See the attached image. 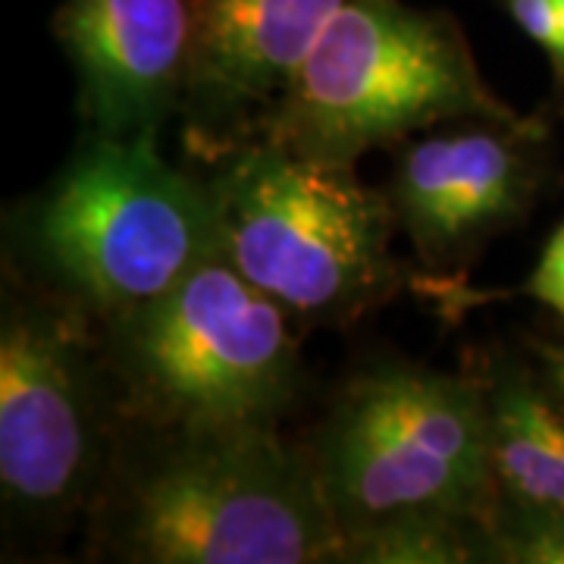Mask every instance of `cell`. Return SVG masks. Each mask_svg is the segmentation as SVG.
Instances as JSON below:
<instances>
[{
  "instance_id": "cell-14",
  "label": "cell",
  "mask_w": 564,
  "mask_h": 564,
  "mask_svg": "<svg viewBox=\"0 0 564 564\" xmlns=\"http://www.w3.org/2000/svg\"><path fill=\"white\" fill-rule=\"evenodd\" d=\"M511 22L524 32L536 47H543L549 63L562 51V10L558 0H496Z\"/></svg>"
},
{
  "instance_id": "cell-10",
  "label": "cell",
  "mask_w": 564,
  "mask_h": 564,
  "mask_svg": "<svg viewBox=\"0 0 564 564\" xmlns=\"http://www.w3.org/2000/svg\"><path fill=\"white\" fill-rule=\"evenodd\" d=\"M348 0H198V41L180 110L192 166L251 141L267 110Z\"/></svg>"
},
{
  "instance_id": "cell-2",
  "label": "cell",
  "mask_w": 564,
  "mask_h": 564,
  "mask_svg": "<svg viewBox=\"0 0 564 564\" xmlns=\"http://www.w3.org/2000/svg\"><path fill=\"white\" fill-rule=\"evenodd\" d=\"M161 139H95L7 220L3 263L113 326L217 254L202 170L173 166Z\"/></svg>"
},
{
  "instance_id": "cell-8",
  "label": "cell",
  "mask_w": 564,
  "mask_h": 564,
  "mask_svg": "<svg viewBox=\"0 0 564 564\" xmlns=\"http://www.w3.org/2000/svg\"><path fill=\"white\" fill-rule=\"evenodd\" d=\"M549 173V126L540 117L462 120L399 144L383 192L421 263L423 292L455 307L464 273L496 239L524 226Z\"/></svg>"
},
{
  "instance_id": "cell-4",
  "label": "cell",
  "mask_w": 564,
  "mask_h": 564,
  "mask_svg": "<svg viewBox=\"0 0 564 564\" xmlns=\"http://www.w3.org/2000/svg\"><path fill=\"white\" fill-rule=\"evenodd\" d=\"M126 423L104 333L3 263L0 511L7 552H54L95 502Z\"/></svg>"
},
{
  "instance_id": "cell-3",
  "label": "cell",
  "mask_w": 564,
  "mask_h": 564,
  "mask_svg": "<svg viewBox=\"0 0 564 564\" xmlns=\"http://www.w3.org/2000/svg\"><path fill=\"white\" fill-rule=\"evenodd\" d=\"M202 170L217 254L302 323L348 329L402 295L411 267L392 251L399 220L383 185L251 139Z\"/></svg>"
},
{
  "instance_id": "cell-6",
  "label": "cell",
  "mask_w": 564,
  "mask_h": 564,
  "mask_svg": "<svg viewBox=\"0 0 564 564\" xmlns=\"http://www.w3.org/2000/svg\"><path fill=\"white\" fill-rule=\"evenodd\" d=\"M101 333L135 421L282 426L307 389V329L220 254Z\"/></svg>"
},
{
  "instance_id": "cell-12",
  "label": "cell",
  "mask_w": 564,
  "mask_h": 564,
  "mask_svg": "<svg viewBox=\"0 0 564 564\" xmlns=\"http://www.w3.org/2000/svg\"><path fill=\"white\" fill-rule=\"evenodd\" d=\"M336 564H492L486 514L402 511L343 533Z\"/></svg>"
},
{
  "instance_id": "cell-5",
  "label": "cell",
  "mask_w": 564,
  "mask_h": 564,
  "mask_svg": "<svg viewBox=\"0 0 564 564\" xmlns=\"http://www.w3.org/2000/svg\"><path fill=\"white\" fill-rule=\"evenodd\" d=\"M518 117L484 79L464 25L408 0H348L267 110L254 139L358 166L411 135L462 120Z\"/></svg>"
},
{
  "instance_id": "cell-17",
  "label": "cell",
  "mask_w": 564,
  "mask_h": 564,
  "mask_svg": "<svg viewBox=\"0 0 564 564\" xmlns=\"http://www.w3.org/2000/svg\"><path fill=\"white\" fill-rule=\"evenodd\" d=\"M558 10H562V51L552 61V79H555V101L564 110V0H558Z\"/></svg>"
},
{
  "instance_id": "cell-1",
  "label": "cell",
  "mask_w": 564,
  "mask_h": 564,
  "mask_svg": "<svg viewBox=\"0 0 564 564\" xmlns=\"http://www.w3.org/2000/svg\"><path fill=\"white\" fill-rule=\"evenodd\" d=\"M82 527V558L113 564H336L343 543L307 448L276 423L126 417Z\"/></svg>"
},
{
  "instance_id": "cell-15",
  "label": "cell",
  "mask_w": 564,
  "mask_h": 564,
  "mask_svg": "<svg viewBox=\"0 0 564 564\" xmlns=\"http://www.w3.org/2000/svg\"><path fill=\"white\" fill-rule=\"evenodd\" d=\"M524 292L545 307H552L558 317H564V223L545 245L543 258L533 267Z\"/></svg>"
},
{
  "instance_id": "cell-11",
  "label": "cell",
  "mask_w": 564,
  "mask_h": 564,
  "mask_svg": "<svg viewBox=\"0 0 564 564\" xmlns=\"http://www.w3.org/2000/svg\"><path fill=\"white\" fill-rule=\"evenodd\" d=\"M470 370L484 389L496 496L564 511V383L511 348L474 351Z\"/></svg>"
},
{
  "instance_id": "cell-16",
  "label": "cell",
  "mask_w": 564,
  "mask_h": 564,
  "mask_svg": "<svg viewBox=\"0 0 564 564\" xmlns=\"http://www.w3.org/2000/svg\"><path fill=\"white\" fill-rule=\"evenodd\" d=\"M536 358L555 373L558 383H564V345H536Z\"/></svg>"
},
{
  "instance_id": "cell-13",
  "label": "cell",
  "mask_w": 564,
  "mask_h": 564,
  "mask_svg": "<svg viewBox=\"0 0 564 564\" xmlns=\"http://www.w3.org/2000/svg\"><path fill=\"white\" fill-rule=\"evenodd\" d=\"M492 564H564V511L492 499L486 511Z\"/></svg>"
},
{
  "instance_id": "cell-7",
  "label": "cell",
  "mask_w": 564,
  "mask_h": 564,
  "mask_svg": "<svg viewBox=\"0 0 564 564\" xmlns=\"http://www.w3.org/2000/svg\"><path fill=\"white\" fill-rule=\"evenodd\" d=\"M302 443L339 533L402 511L486 514L496 499L484 389L470 367L361 364Z\"/></svg>"
},
{
  "instance_id": "cell-9",
  "label": "cell",
  "mask_w": 564,
  "mask_h": 564,
  "mask_svg": "<svg viewBox=\"0 0 564 564\" xmlns=\"http://www.w3.org/2000/svg\"><path fill=\"white\" fill-rule=\"evenodd\" d=\"M51 32L76 73L85 135L161 139L180 120L198 0H61Z\"/></svg>"
}]
</instances>
